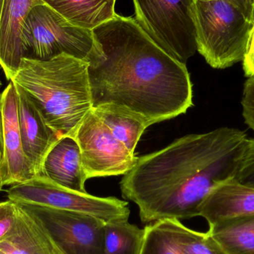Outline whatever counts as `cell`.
Returning a JSON list of instances; mask_svg holds the SVG:
<instances>
[{
    "mask_svg": "<svg viewBox=\"0 0 254 254\" xmlns=\"http://www.w3.org/2000/svg\"><path fill=\"white\" fill-rule=\"evenodd\" d=\"M92 32L102 53L88 68L93 108L119 106L151 126L193 106L186 64L161 49L134 18L117 13Z\"/></svg>",
    "mask_w": 254,
    "mask_h": 254,
    "instance_id": "1",
    "label": "cell"
},
{
    "mask_svg": "<svg viewBox=\"0 0 254 254\" xmlns=\"http://www.w3.org/2000/svg\"><path fill=\"white\" fill-rule=\"evenodd\" d=\"M247 138L229 127L184 136L137 158L121 182L122 196L137 206L144 224L199 216L207 195L235 179Z\"/></svg>",
    "mask_w": 254,
    "mask_h": 254,
    "instance_id": "2",
    "label": "cell"
},
{
    "mask_svg": "<svg viewBox=\"0 0 254 254\" xmlns=\"http://www.w3.org/2000/svg\"><path fill=\"white\" fill-rule=\"evenodd\" d=\"M89 64L68 55L48 61L22 58L10 82L29 97L60 137H74L92 107Z\"/></svg>",
    "mask_w": 254,
    "mask_h": 254,
    "instance_id": "3",
    "label": "cell"
},
{
    "mask_svg": "<svg viewBox=\"0 0 254 254\" xmlns=\"http://www.w3.org/2000/svg\"><path fill=\"white\" fill-rule=\"evenodd\" d=\"M197 52L213 68L243 62L254 22L225 0H194Z\"/></svg>",
    "mask_w": 254,
    "mask_h": 254,
    "instance_id": "4",
    "label": "cell"
},
{
    "mask_svg": "<svg viewBox=\"0 0 254 254\" xmlns=\"http://www.w3.org/2000/svg\"><path fill=\"white\" fill-rule=\"evenodd\" d=\"M22 40L25 58L48 61L65 54L93 65L102 57L92 30L69 23L45 4L28 13Z\"/></svg>",
    "mask_w": 254,
    "mask_h": 254,
    "instance_id": "5",
    "label": "cell"
},
{
    "mask_svg": "<svg viewBox=\"0 0 254 254\" xmlns=\"http://www.w3.org/2000/svg\"><path fill=\"white\" fill-rule=\"evenodd\" d=\"M193 1L132 0L137 23L161 49L184 64L197 51Z\"/></svg>",
    "mask_w": 254,
    "mask_h": 254,
    "instance_id": "6",
    "label": "cell"
},
{
    "mask_svg": "<svg viewBox=\"0 0 254 254\" xmlns=\"http://www.w3.org/2000/svg\"><path fill=\"white\" fill-rule=\"evenodd\" d=\"M15 203L43 231L55 254H102L104 221L78 212Z\"/></svg>",
    "mask_w": 254,
    "mask_h": 254,
    "instance_id": "7",
    "label": "cell"
},
{
    "mask_svg": "<svg viewBox=\"0 0 254 254\" xmlns=\"http://www.w3.org/2000/svg\"><path fill=\"white\" fill-rule=\"evenodd\" d=\"M7 198L14 202L46 206L91 215L104 222L128 219V202L116 197H97L67 189L42 176L7 190Z\"/></svg>",
    "mask_w": 254,
    "mask_h": 254,
    "instance_id": "8",
    "label": "cell"
},
{
    "mask_svg": "<svg viewBox=\"0 0 254 254\" xmlns=\"http://www.w3.org/2000/svg\"><path fill=\"white\" fill-rule=\"evenodd\" d=\"M74 138L87 179L128 173L137 157L118 139L92 108L77 128Z\"/></svg>",
    "mask_w": 254,
    "mask_h": 254,
    "instance_id": "9",
    "label": "cell"
},
{
    "mask_svg": "<svg viewBox=\"0 0 254 254\" xmlns=\"http://www.w3.org/2000/svg\"><path fill=\"white\" fill-rule=\"evenodd\" d=\"M0 117L3 145V185H15L28 182L35 174L24 152L19 129L17 97L12 82L1 93Z\"/></svg>",
    "mask_w": 254,
    "mask_h": 254,
    "instance_id": "10",
    "label": "cell"
},
{
    "mask_svg": "<svg viewBox=\"0 0 254 254\" xmlns=\"http://www.w3.org/2000/svg\"><path fill=\"white\" fill-rule=\"evenodd\" d=\"M19 129L25 155L36 176H41L43 163L48 152L61 137L45 122L29 97L17 85Z\"/></svg>",
    "mask_w": 254,
    "mask_h": 254,
    "instance_id": "11",
    "label": "cell"
},
{
    "mask_svg": "<svg viewBox=\"0 0 254 254\" xmlns=\"http://www.w3.org/2000/svg\"><path fill=\"white\" fill-rule=\"evenodd\" d=\"M42 0H3L0 8V67L11 80L24 58L22 31L33 7Z\"/></svg>",
    "mask_w": 254,
    "mask_h": 254,
    "instance_id": "12",
    "label": "cell"
},
{
    "mask_svg": "<svg viewBox=\"0 0 254 254\" xmlns=\"http://www.w3.org/2000/svg\"><path fill=\"white\" fill-rule=\"evenodd\" d=\"M42 176L60 186L86 193L88 180L83 170L80 146L74 137H61L46 155Z\"/></svg>",
    "mask_w": 254,
    "mask_h": 254,
    "instance_id": "13",
    "label": "cell"
},
{
    "mask_svg": "<svg viewBox=\"0 0 254 254\" xmlns=\"http://www.w3.org/2000/svg\"><path fill=\"white\" fill-rule=\"evenodd\" d=\"M254 216V188L231 179L213 190L199 209L209 226L221 221Z\"/></svg>",
    "mask_w": 254,
    "mask_h": 254,
    "instance_id": "14",
    "label": "cell"
},
{
    "mask_svg": "<svg viewBox=\"0 0 254 254\" xmlns=\"http://www.w3.org/2000/svg\"><path fill=\"white\" fill-rule=\"evenodd\" d=\"M69 23L93 30L115 17L116 0H42Z\"/></svg>",
    "mask_w": 254,
    "mask_h": 254,
    "instance_id": "15",
    "label": "cell"
},
{
    "mask_svg": "<svg viewBox=\"0 0 254 254\" xmlns=\"http://www.w3.org/2000/svg\"><path fill=\"white\" fill-rule=\"evenodd\" d=\"M17 207L14 229L8 237L0 243V251L6 254H55L49 240L35 222Z\"/></svg>",
    "mask_w": 254,
    "mask_h": 254,
    "instance_id": "16",
    "label": "cell"
},
{
    "mask_svg": "<svg viewBox=\"0 0 254 254\" xmlns=\"http://www.w3.org/2000/svg\"><path fill=\"white\" fill-rule=\"evenodd\" d=\"M207 231L228 254H254V216L221 221Z\"/></svg>",
    "mask_w": 254,
    "mask_h": 254,
    "instance_id": "17",
    "label": "cell"
},
{
    "mask_svg": "<svg viewBox=\"0 0 254 254\" xmlns=\"http://www.w3.org/2000/svg\"><path fill=\"white\" fill-rule=\"evenodd\" d=\"M93 109L118 139L134 152L143 131L150 125L140 116L119 106L106 104Z\"/></svg>",
    "mask_w": 254,
    "mask_h": 254,
    "instance_id": "18",
    "label": "cell"
},
{
    "mask_svg": "<svg viewBox=\"0 0 254 254\" xmlns=\"http://www.w3.org/2000/svg\"><path fill=\"white\" fill-rule=\"evenodd\" d=\"M144 233L128 219L106 222L102 254H140Z\"/></svg>",
    "mask_w": 254,
    "mask_h": 254,
    "instance_id": "19",
    "label": "cell"
},
{
    "mask_svg": "<svg viewBox=\"0 0 254 254\" xmlns=\"http://www.w3.org/2000/svg\"><path fill=\"white\" fill-rule=\"evenodd\" d=\"M170 222L182 254H228L208 231H194L178 219H170Z\"/></svg>",
    "mask_w": 254,
    "mask_h": 254,
    "instance_id": "20",
    "label": "cell"
},
{
    "mask_svg": "<svg viewBox=\"0 0 254 254\" xmlns=\"http://www.w3.org/2000/svg\"><path fill=\"white\" fill-rule=\"evenodd\" d=\"M143 229L144 239L140 254H182L170 219L152 222Z\"/></svg>",
    "mask_w": 254,
    "mask_h": 254,
    "instance_id": "21",
    "label": "cell"
},
{
    "mask_svg": "<svg viewBox=\"0 0 254 254\" xmlns=\"http://www.w3.org/2000/svg\"><path fill=\"white\" fill-rule=\"evenodd\" d=\"M235 179L243 185L254 188V137L246 140L243 158Z\"/></svg>",
    "mask_w": 254,
    "mask_h": 254,
    "instance_id": "22",
    "label": "cell"
},
{
    "mask_svg": "<svg viewBox=\"0 0 254 254\" xmlns=\"http://www.w3.org/2000/svg\"><path fill=\"white\" fill-rule=\"evenodd\" d=\"M17 214L18 207L14 201L8 199L0 202V243L14 229Z\"/></svg>",
    "mask_w": 254,
    "mask_h": 254,
    "instance_id": "23",
    "label": "cell"
},
{
    "mask_svg": "<svg viewBox=\"0 0 254 254\" xmlns=\"http://www.w3.org/2000/svg\"><path fill=\"white\" fill-rule=\"evenodd\" d=\"M242 107L245 123L254 131V77H248L245 83Z\"/></svg>",
    "mask_w": 254,
    "mask_h": 254,
    "instance_id": "24",
    "label": "cell"
},
{
    "mask_svg": "<svg viewBox=\"0 0 254 254\" xmlns=\"http://www.w3.org/2000/svg\"><path fill=\"white\" fill-rule=\"evenodd\" d=\"M243 66L246 77H254V22L248 40Z\"/></svg>",
    "mask_w": 254,
    "mask_h": 254,
    "instance_id": "25",
    "label": "cell"
},
{
    "mask_svg": "<svg viewBox=\"0 0 254 254\" xmlns=\"http://www.w3.org/2000/svg\"><path fill=\"white\" fill-rule=\"evenodd\" d=\"M238 7L251 22H254V10L249 0H225Z\"/></svg>",
    "mask_w": 254,
    "mask_h": 254,
    "instance_id": "26",
    "label": "cell"
},
{
    "mask_svg": "<svg viewBox=\"0 0 254 254\" xmlns=\"http://www.w3.org/2000/svg\"><path fill=\"white\" fill-rule=\"evenodd\" d=\"M1 86V82L0 80V87ZM0 98H1V94H0ZM2 157H3V145H2V134H1V117H0V191L2 189L3 185L2 179H1V166H2Z\"/></svg>",
    "mask_w": 254,
    "mask_h": 254,
    "instance_id": "27",
    "label": "cell"
},
{
    "mask_svg": "<svg viewBox=\"0 0 254 254\" xmlns=\"http://www.w3.org/2000/svg\"><path fill=\"white\" fill-rule=\"evenodd\" d=\"M249 2H250V4H252V7H253L254 10V0H249Z\"/></svg>",
    "mask_w": 254,
    "mask_h": 254,
    "instance_id": "28",
    "label": "cell"
},
{
    "mask_svg": "<svg viewBox=\"0 0 254 254\" xmlns=\"http://www.w3.org/2000/svg\"><path fill=\"white\" fill-rule=\"evenodd\" d=\"M3 0H0V8H1V4H2Z\"/></svg>",
    "mask_w": 254,
    "mask_h": 254,
    "instance_id": "29",
    "label": "cell"
},
{
    "mask_svg": "<svg viewBox=\"0 0 254 254\" xmlns=\"http://www.w3.org/2000/svg\"><path fill=\"white\" fill-rule=\"evenodd\" d=\"M0 254H4V252H1V251H0Z\"/></svg>",
    "mask_w": 254,
    "mask_h": 254,
    "instance_id": "30",
    "label": "cell"
}]
</instances>
